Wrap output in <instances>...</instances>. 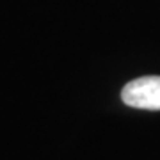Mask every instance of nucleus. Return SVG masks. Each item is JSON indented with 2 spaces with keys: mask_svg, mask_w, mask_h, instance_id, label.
Masks as SVG:
<instances>
[{
  "mask_svg": "<svg viewBox=\"0 0 160 160\" xmlns=\"http://www.w3.org/2000/svg\"><path fill=\"white\" fill-rule=\"evenodd\" d=\"M121 100L132 109L160 110V77L148 75L130 80L121 89Z\"/></svg>",
  "mask_w": 160,
  "mask_h": 160,
  "instance_id": "1",
  "label": "nucleus"
}]
</instances>
